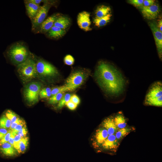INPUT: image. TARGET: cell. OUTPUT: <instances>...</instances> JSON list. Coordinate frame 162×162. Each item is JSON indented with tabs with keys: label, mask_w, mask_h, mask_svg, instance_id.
Returning a JSON list of instances; mask_svg holds the SVG:
<instances>
[{
	"label": "cell",
	"mask_w": 162,
	"mask_h": 162,
	"mask_svg": "<svg viewBox=\"0 0 162 162\" xmlns=\"http://www.w3.org/2000/svg\"><path fill=\"white\" fill-rule=\"evenodd\" d=\"M22 138V137L17 134H16L14 136L13 146L16 151L19 142Z\"/></svg>",
	"instance_id": "obj_35"
},
{
	"label": "cell",
	"mask_w": 162,
	"mask_h": 162,
	"mask_svg": "<svg viewBox=\"0 0 162 162\" xmlns=\"http://www.w3.org/2000/svg\"><path fill=\"white\" fill-rule=\"evenodd\" d=\"M77 22L79 27L82 30L86 32L92 30L90 14L88 12L83 11L80 13L77 16Z\"/></svg>",
	"instance_id": "obj_12"
},
{
	"label": "cell",
	"mask_w": 162,
	"mask_h": 162,
	"mask_svg": "<svg viewBox=\"0 0 162 162\" xmlns=\"http://www.w3.org/2000/svg\"><path fill=\"white\" fill-rule=\"evenodd\" d=\"M64 62L66 65H71L74 63V59L71 55H68L64 58Z\"/></svg>",
	"instance_id": "obj_31"
},
{
	"label": "cell",
	"mask_w": 162,
	"mask_h": 162,
	"mask_svg": "<svg viewBox=\"0 0 162 162\" xmlns=\"http://www.w3.org/2000/svg\"><path fill=\"white\" fill-rule=\"evenodd\" d=\"M48 36L51 38H58L64 36L66 33L65 30L53 26L48 32Z\"/></svg>",
	"instance_id": "obj_21"
},
{
	"label": "cell",
	"mask_w": 162,
	"mask_h": 162,
	"mask_svg": "<svg viewBox=\"0 0 162 162\" xmlns=\"http://www.w3.org/2000/svg\"><path fill=\"white\" fill-rule=\"evenodd\" d=\"M6 54L11 62L18 65L25 61L30 56L27 47L21 42H17L10 46Z\"/></svg>",
	"instance_id": "obj_2"
},
{
	"label": "cell",
	"mask_w": 162,
	"mask_h": 162,
	"mask_svg": "<svg viewBox=\"0 0 162 162\" xmlns=\"http://www.w3.org/2000/svg\"><path fill=\"white\" fill-rule=\"evenodd\" d=\"M11 123V121L6 116L3 115L0 118V128L6 129H9Z\"/></svg>",
	"instance_id": "obj_26"
},
{
	"label": "cell",
	"mask_w": 162,
	"mask_h": 162,
	"mask_svg": "<svg viewBox=\"0 0 162 162\" xmlns=\"http://www.w3.org/2000/svg\"><path fill=\"white\" fill-rule=\"evenodd\" d=\"M24 121L20 117L17 119L15 122L11 123L9 129V130H12L15 127L19 124L22 123Z\"/></svg>",
	"instance_id": "obj_39"
},
{
	"label": "cell",
	"mask_w": 162,
	"mask_h": 162,
	"mask_svg": "<svg viewBox=\"0 0 162 162\" xmlns=\"http://www.w3.org/2000/svg\"><path fill=\"white\" fill-rule=\"evenodd\" d=\"M113 116L115 124L118 129L128 126L127 119L122 112H119L113 115Z\"/></svg>",
	"instance_id": "obj_18"
},
{
	"label": "cell",
	"mask_w": 162,
	"mask_h": 162,
	"mask_svg": "<svg viewBox=\"0 0 162 162\" xmlns=\"http://www.w3.org/2000/svg\"><path fill=\"white\" fill-rule=\"evenodd\" d=\"M29 139L28 136L23 137L18 144L17 152L19 154H23L26 151L29 144Z\"/></svg>",
	"instance_id": "obj_24"
},
{
	"label": "cell",
	"mask_w": 162,
	"mask_h": 162,
	"mask_svg": "<svg viewBox=\"0 0 162 162\" xmlns=\"http://www.w3.org/2000/svg\"><path fill=\"white\" fill-rule=\"evenodd\" d=\"M70 100L77 105L80 104V102L79 98L76 94L71 95Z\"/></svg>",
	"instance_id": "obj_37"
},
{
	"label": "cell",
	"mask_w": 162,
	"mask_h": 162,
	"mask_svg": "<svg viewBox=\"0 0 162 162\" xmlns=\"http://www.w3.org/2000/svg\"><path fill=\"white\" fill-rule=\"evenodd\" d=\"M26 122L24 121L22 123L17 125L11 131L14 134H16L25 125Z\"/></svg>",
	"instance_id": "obj_33"
},
{
	"label": "cell",
	"mask_w": 162,
	"mask_h": 162,
	"mask_svg": "<svg viewBox=\"0 0 162 162\" xmlns=\"http://www.w3.org/2000/svg\"><path fill=\"white\" fill-rule=\"evenodd\" d=\"M120 143L115 134L109 135L99 148L101 151L107 152L111 155H115Z\"/></svg>",
	"instance_id": "obj_8"
},
{
	"label": "cell",
	"mask_w": 162,
	"mask_h": 162,
	"mask_svg": "<svg viewBox=\"0 0 162 162\" xmlns=\"http://www.w3.org/2000/svg\"><path fill=\"white\" fill-rule=\"evenodd\" d=\"M64 94V93H60L52 95L48 100V103L51 104H55L58 103Z\"/></svg>",
	"instance_id": "obj_27"
},
{
	"label": "cell",
	"mask_w": 162,
	"mask_h": 162,
	"mask_svg": "<svg viewBox=\"0 0 162 162\" xmlns=\"http://www.w3.org/2000/svg\"><path fill=\"white\" fill-rule=\"evenodd\" d=\"M41 87V85L40 83L37 82H31L25 86L23 90V95L27 102L33 104L38 101Z\"/></svg>",
	"instance_id": "obj_5"
},
{
	"label": "cell",
	"mask_w": 162,
	"mask_h": 162,
	"mask_svg": "<svg viewBox=\"0 0 162 162\" xmlns=\"http://www.w3.org/2000/svg\"><path fill=\"white\" fill-rule=\"evenodd\" d=\"M149 27L152 32L159 56L161 59L162 54V32L158 28L157 23L154 21L149 22Z\"/></svg>",
	"instance_id": "obj_11"
},
{
	"label": "cell",
	"mask_w": 162,
	"mask_h": 162,
	"mask_svg": "<svg viewBox=\"0 0 162 162\" xmlns=\"http://www.w3.org/2000/svg\"><path fill=\"white\" fill-rule=\"evenodd\" d=\"M112 16L111 13L106 16L100 18H94L93 22L95 26L98 27H100L106 25L109 22Z\"/></svg>",
	"instance_id": "obj_23"
},
{
	"label": "cell",
	"mask_w": 162,
	"mask_h": 162,
	"mask_svg": "<svg viewBox=\"0 0 162 162\" xmlns=\"http://www.w3.org/2000/svg\"><path fill=\"white\" fill-rule=\"evenodd\" d=\"M65 105L69 109L72 110H75L78 106L70 100Z\"/></svg>",
	"instance_id": "obj_38"
},
{
	"label": "cell",
	"mask_w": 162,
	"mask_h": 162,
	"mask_svg": "<svg viewBox=\"0 0 162 162\" xmlns=\"http://www.w3.org/2000/svg\"><path fill=\"white\" fill-rule=\"evenodd\" d=\"M11 131L9 130L8 132L0 140V145L2 144L8 142L11 136Z\"/></svg>",
	"instance_id": "obj_36"
},
{
	"label": "cell",
	"mask_w": 162,
	"mask_h": 162,
	"mask_svg": "<svg viewBox=\"0 0 162 162\" xmlns=\"http://www.w3.org/2000/svg\"><path fill=\"white\" fill-rule=\"evenodd\" d=\"M59 16V14H56L48 17L43 21L37 29L38 30V32L41 33L48 32L54 26L55 21Z\"/></svg>",
	"instance_id": "obj_14"
},
{
	"label": "cell",
	"mask_w": 162,
	"mask_h": 162,
	"mask_svg": "<svg viewBox=\"0 0 162 162\" xmlns=\"http://www.w3.org/2000/svg\"><path fill=\"white\" fill-rule=\"evenodd\" d=\"M87 75L83 71L79 70L72 73L66 81L65 85L74 90L80 86L86 79Z\"/></svg>",
	"instance_id": "obj_9"
},
{
	"label": "cell",
	"mask_w": 162,
	"mask_h": 162,
	"mask_svg": "<svg viewBox=\"0 0 162 162\" xmlns=\"http://www.w3.org/2000/svg\"><path fill=\"white\" fill-rule=\"evenodd\" d=\"M95 75L99 85L108 94L116 96L123 92L125 85L124 78L122 73L112 65L104 62L100 63Z\"/></svg>",
	"instance_id": "obj_1"
},
{
	"label": "cell",
	"mask_w": 162,
	"mask_h": 162,
	"mask_svg": "<svg viewBox=\"0 0 162 162\" xmlns=\"http://www.w3.org/2000/svg\"><path fill=\"white\" fill-rule=\"evenodd\" d=\"M74 90V89L72 87L65 85L53 88L51 90V94L52 96L58 93H64L65 92Z\"/></svg>",
	"instance_id": "obj_25"
},
{
	"label": "cell",
	"mask_w": 162,
	"mask_h": 162,
	"mask_svg": "<svg viewBox=\"0 0 162 162\" xmlns=\"http://www.w3.org/2000/svg\"><path fill=\"white\" fill-rule=\"evenodd\" d=\"M28 131L26 124L17 134L23 138L26 136Z\"/></svg>",
	"instance_id": "obj_34"
},
{
	"label": "cell",
	"mask_w": 162,
	"mask_h": 162,
	"mask_svg": "<svg viewBox=\"0 0 162 162\" xmlns=\"http://www.w3.org/2000/svg\"><path fill=\"white\" fill-rule=\"evenodd\" d=\"M70 24L69 19L65 16H59L56 20L54 26L64 30Z\"/></svg>",
	"instance_id": "obj_20"
},
{
	"label": "cell",
	"mask_w": 162,
	"mask_h": 162,
	"mask_svg": "<svg viewBox=\"0 0 162 162\" xmlns=\"http://www.w3.org/2000/svg\"><path fill=\"white\" fill-rule=\"evenodd\" d=\"M24 2L27 14L31 20L35 16L40 6L34 4L29 0L25 1Z\"/></svg>",
	"instance_id": "obj_17"
},
{
	"label": "cell",
	"mask_w": 162,
	"mask_h": 162,
	"mask_svg": "<svg viewBox=\"0 0 162 162\" xmlns=\"http://www.w3.org/2000/svg\"><path fill=\"white\" fill-rule=\"evenodd\" d=\"M158 23L157 24V26L160 30L162 32V20L160 19L158 22Z\"/></svg>",
	"instance_id": "obj_43"
},
{
	"label": "cell",
	"mask_w": 162,
	"mask_h": 162,
	"mask_svg": "<svg viewBox=\"0 0 162 162\" xmlns=\"http://www.w3.org/2000/svg\"><path fill=\"white\" fill-rule=\"evenodd\" d=\"M155 4V1L153 0H144L143 2L144 6L148 7L153 5Z\"/></svg>",
	"instance_id": "obj_40"
},
{
	"label": "cell",
	"mask_w": 162,
	"mask_h": 162,
	"mask_svg": "<svg viewBox=\"0 0 162 162\" xmlns=\"http://www.w3.org/2000/svg\"><path fill=\"white\" fill-rule=\"evenodd\" d=\"M143 0H130L128 1V2L136 7L140 8L143 6Z\"/></svg>",
	"instance_id": "obj_32"
},
{
	"label": "cell",
	"mask_w": 162,
	"mask_h": 162,
	"mask_svg": "<svg viewBox=\"0 0 162 162\" xmlns=\"http://www.w3.org/2000/svg\"><path fill=\"white\" fill-rule=\"evenodd\" d=\"M36 64L35 59L30 55L25 61L17 65V71L23 82H28L38 76Z\"/></svg>",
	"instance_id": "obj_3"
},
{
	"label": "cell",
	"mask_w": 162,
	"mask_h": 162,
	"mask_svg": "<svg viewBox=\"0 0 162 162\" xmlns=\"http://www.w3.org/2000/svg\"><path fill=\"white\" fill-rule=\"evenodd\" d=\"M51 5V3L46 1L43 5L40 6L35 16L31 20L32 30H37L45 20Z\"/></svg>",
	"instance_id": "obj_7"
},
{
	"label": "cell",
	"mask_w": 162,
	"mask_h": 162,
	"mask_svg": "<svg viewBox=\"0 0 162 162\" xmlns=\"http://www.w3.org/2000/svg\"><path fill=\"white\" fill-rule=\"evenodd\" d=\"M0 152L3 155L8 157L15 156L18 153L13 146L8 142L0 145Z\"/></svg>",
	"instance_id": "obj_16"
},
{
	"label": "cell",
	"mask_w": 162,
	"mask_h": 162,
	"mask_svg": "<svg viewBox=\"0 0 162 162\" xmlns=\"http://www.w3.org/2000/svg\"><path fill=\"white\" fill-rule=\"evenodd\" d=\"M9 130L7 129L1 128H0V140L7 133Z\"/></svg>",
	"instance_id": "obj_41"
},
{
	"label": "cell",
	"mask_w": 162,
	"mask_h": 162,
	"mask_svg": "<svg viewBox=\"0 0 162 162\" xmlns=\"http://www.w3.org/2000/svg\"><path fill=\"white\" fill-rule=\"evenodd\" d=\"M108 134L107 130L100 126L95 131L92 139V144L95 148H99L107 138Z\"/></svg>",
	"instance_id": "obj_10"
},
{
	"label": "cell",
	"mask_w": 162,
	"mask_h": 162,
	"mask_svg": "<svg viewBox=\"0 0 162 162\" xmlns=\"http://www.w3.org/2000/svg\"><path fill=\"white\" fill-rule=\"evenodd\" d=\"M71 95L69 93H66L64 96L58 103L57 108L58 109L62 108L70 100Z\"/></svg>",
	"instance_id": "obj_28"
},
{
	"label": "cell",
	"mask_w": 162,
	"mask_h": 162,
	"mask_svg": "<svg viewBox=\"0 0 162 162\" xmlns=\"http://www.w3.org/2000/svg\"><path fill=\"white\" fill-rule=\"evenodd\" d=\"M111 9L110 7L102 5L98 6L95 10V18L103 17L110 13Z\"/></svg>",
	"instance_id": "obj_22"
},
{
	"label": "cell",
	"mask_w": 162,
	"mask_h": 162,
	"mask_svg": "<svg viewBox=\"0 0 162 162\" xmlns=\"http://www.w3.org/2000/svg\"><path fill=\"white\" fill-rule=\"evenodd\" d=\"M5 115L11 121V123L15 122L20 118L18 115L10 110H8L6 111Z\"/></svg>",
	"instance_id": "obj_29"
},
{
	"label": "cell",
	"mask_w": 162,
	"mask_h": 162,
	"mask_svg": "<svg viewBox=\"0 0 162 162\" xmlns=\"http://www.w3.org/2000/svg\"><path fill=\"white\" fill-rule=\"evenodd\" d=\"M100 126L107 130L108 135L115 134L118 129L115 124L113 115L106 118L102 122Z\"/></svg>",
	"instance_id": "obj_15"
},
{
	"label": "cell",
	"mask_w": 162,
	"mask_h": 162,
	"mask_svg": "<svg viewBox=\"0 0 162 162\" xmlns=\"http://www.w3.org/2000/svg\"><path fill=\"white\" fill-rule=\"evenodd\" d=\"M140 8L143 16L149 20L156 19L160 10L159 5L156 4L148 7L143 6Z\"/></svg>",
	"instance_id": "obj_13"
},
{
	"label": "cell",
	"mask_w": 162,
	"mask_h": 162,
	"mask_svg": "<svg viewBox=\"0 0 162 162\" xmlns=\"http://www.w3.org/2000/svg\"><path fill=\"white\" fill-rule=\"evenodd\" d=\"M36 66L38 75L42 76L52 77L58 74V71L54 66L43 59L37 61Z\"/></svg>",
	"instance_id": "obj_6"
},
{
	"label": "cell",
	"mask_w": 162,
	"mask_h": 162,
	"mask_svg": "<svg viewBox=\"0 0 162 162\" xmlns=\"http://www.w3.org/2000/svg\"><path fill=\"white\" fill-rule=\"evenodd\" d=\"M51 96V89L49 87L44 88L41 89L39 94V96L41 98H49Z\"/></svg>",
	"instance_id": "obj_30"
},
{
	"label": "cell",
	"mask_w": 162,
	"mask_h": 162,
	"mask_svg": "<svg viewBox=\"0 0 162 162\" xmlns=\"http://www.w3.org/2000/svg\"><path fill=\"white\" fill-rule=\"evenodd\" d=\"M16 135L11 131V136L8 141L9 143L13 146L14 142V137Z\"/></svg>",
	"instance_id": "obj_42"
},
{
	"label": "cell",
	"mask_w": 162,
	"mask_h": 162,
	"mask_svg": "<svg viewBox=\"0 0 162 162\" xmlns=\"http://www.w3.org/2000/svg\"><path fill=\"white\" fill-rule=\"evenodd\" d=\"M162 84L157 81L151 86L146 94L144 104L146 106L162 107Z\"/></svg>",
	"instance_id": "obj_4"
},
{
	"label": "cell",
	"mask_w": 162,
	"mask_h": 162,
	"mask_svg": "<svg viewBox=\"0 0 162 162\" xmlns=\"http://www.w3.org/2000/svg\"><path fill=\"white\" fill-rule=\"evenodd\" d=\"M135 130L134 127L127 126L124 128L118 129L115 135L116 139L120 142L123 139L131 132Z\"/></svg>",
	"instance_id": "obj_19"
}]
</instances>
